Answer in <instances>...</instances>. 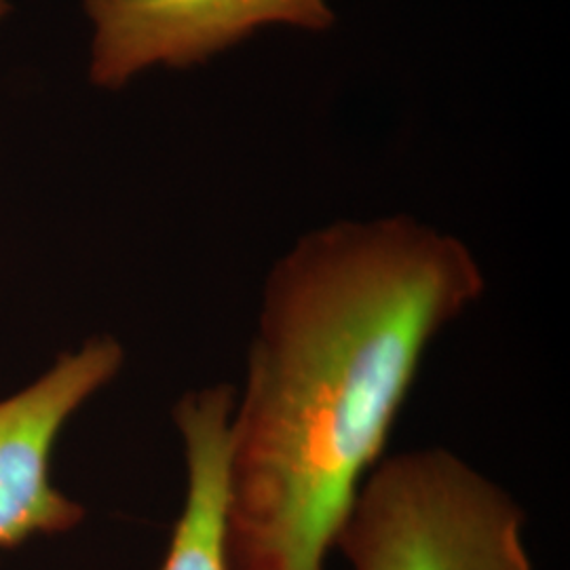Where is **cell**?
Returning a JSON list of instances; mask_svg holds the SVG:
<instances>
[{
    "mask_svg": "<svg viewBox=\"0 0 570 570\" xmlns=\"http://www.w3.org/2000/svg\"><path fill=\"white\" fill-rule=\"evenodd\" d=\"M235 389L186 393L174 407L186 456V499L161 570H228L226 463Z\"/></svg>",
    "mask_w": 570,
    "mask_h": 570,
    "instance_id": "cell-5",
    "label": "cell"
},
{
    "mask_svg": "<svg viewBox=\"0 0 570 570\" xmlns=\"http://www.w3.org/2000/svg\"><path fill=\"white\" fill-rule=\"evenodd\" d=\"M524 511L446 449L383 456L336 548L353 570H532Z\"/></svg>",
    "mask_w": 570,
    "mask_h": 570,
    "instance_id": "cell-2",
    "label": "cell"
},
{
    "mask_svg": "<svg viewBox=\"0 0 570 570\" xmlns=\"http://www.w3.org/2000/svg\"><path fill=\"white\" fill-rule=\"evenodd\" d=\"M96 26L91 81L122 87L164 63L188 68L284 23L324 32L334 23L327 0H85Z\"/></svg>",
    "mask_w": 570,
    "mask_h": 570,
    "instance_id": "cell-4",
    "label": "cell"
},
{
    "mask_svg": "<svg viewBox=\"0 0 570 570\" xmlns=\"http://www.w3.org/2000/svg\"><path fill=\"white\" fill-rule=\"evenodd\" d=\"M487 292L410 216L311 230L266 277L226 463L228 570H326L435 336Z\"/></svg>",
    "mask_w": 570,
    "mask_h": 570,
    "instance_id": "cell-1",
    "label": "cell"
},
{
    "mask_svg": "<svg viewBox=\"0 0 570 570\" xmlns=\"http://www.w3.org/2000/svg\"><path fill=\"white\" fill-rule=\"evenodd\" d=\"M7 9H9V4H7V0H0V18L7 13Z\"/></svg>",
    "mask_w": 570,
    "mask_h": 570,
    "instance_id": "cell-6",
    "label": "cell"
},
{
    "mask_svg": "<svg viewBox=\"0 0 570 570\" xmlns=\"http://www.w3.org/2000/svg\"><path fill=\"white\" fill-rule=\"evenodd\" d=\"M121 366L122 346L108 336L94 338L0 402V550L81 522V505L51 484V456L68 419Z\"/></svg>",
    "mask_w": 570,
    "mask_h": 570,
    "instance_id": "cell-3",
    "label": "cell"
}]
</instances>
